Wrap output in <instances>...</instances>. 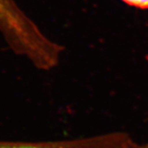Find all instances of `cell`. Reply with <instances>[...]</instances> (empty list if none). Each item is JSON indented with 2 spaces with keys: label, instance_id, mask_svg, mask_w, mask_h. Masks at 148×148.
Returning a JSON list of instances; mask_svg holds the SVG:
<instances>
[{
  "label": "cell",
  "instance_id": "1",
  "mask_svg": "<svg viewBox=\"0 0 148 148\" xmlns=\"http://www.w3.org/2000/svg\"><path fill=\"white\" fill-rule=\"evenodd\" d=\"M15 10L16 8L9 0H0V23L11 19Z\"/></svg>",
  "mask_w": 148,
  "mask_h": 148
},
{
  "label": "cell",
  "instance_id": "2",
  "mask_svg": "<svg viewBox=\"0 0 148 148\" xmlns=\"http://www.w3.org/2000/svg\"><path fill=\"white\" fill-rule=\"evenodd\" d=\"M126 4L139 9H148V0H121Z\"/></svg>",
  "mask_w": 148,
  "mask_h": 148
},
{
  "label": "cell",
  "instance_id": "3",
  "mask_svg": "<svg viewBox=\"0 0 148 148\" xmlns=\"http://www.w3.org/2000/svg\"><path fill=\"white\" fill-rule=\"evenodd\" d=\"M133 148H148V142L146 143H143V144L135 143Z\"/></svg>",
  "mask_w": 148,
  "mask_h": 148
}]
</instances>
